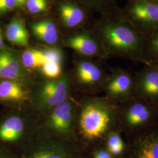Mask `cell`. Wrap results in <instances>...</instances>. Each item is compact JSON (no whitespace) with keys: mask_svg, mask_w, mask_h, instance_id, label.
Masks as SVG:
<instances>
[{"mask_svg":"<svg viewBox=\"0 0 158 158\" xmlns=\"http://www.w3.org/2000/svg\"><path fill=\"white\" fill-rule=\"evenodd\" d=\"M59 14L63 23L69 28H75L81 25L87 18V12L83 8L69 2L60 5Z\"/></svg>","mask_w":158,"mask_h":158,"instance_id":"obj_14","label":"cell"},{"mask_svg":"<svg viewBox=\"0 0 158 158\" xmlns=\"http://www.w3.org/2000/svg\"><path fill=\"white\" fill-rule=\"evenodd\" d=\"M70 93L67 76L52 79L40 85L35 94V105L40 111L51 110L66 100Z\"/></svg>","mask_w":158,"mask_h":158,"instance_id":"obj_6","label":"cell"},{"mask_svg":"<svg viewBox=\"0 0 158 158\" xmlns=\"http://www.w3.org/2000/svg\"><path fill=\"white\" fill-rule=\"evenodd\" d=\"M131 1V0H128V1Z\"/></svg>","mask_w":158,"mask_h":158,"instance_id":"obj_32","label":"cell"},{"mask_svg":"<svg viewBox=\"0 0 158 158\" xmlns=\"http://www.w3.org/2000/svg\"><path fill=\"white\" fill-rule=\"evenodd\" d=\"M27 158H73V153L63 143L45 142L34 148Z\"/></svg>","mask_w":158,"mask_h":158,"instance_id":"obj_13","label":"cell"},{"mask_svg":"<svg viewBox=\"0 0 158 158\" xmlns=\"http://www.w3.org/2000/svg\"><path fill=\"white\" fill-rule=\"evenodd\" d=\"M125 19L146 39L158 27V1L131 0L120 10Z\"/></svg>","mask_w":158,"mask_h":158,"instance_id":"obj_4","label":"cell"},{"mask_svg":"<svg viewBox=\"0 0 158 158\" xmlns=\"http://www.w3.org/2000/svg\"><path fill=\"white\" fill-rule=\"evenodd\" d=\"M24 66L15 55L10 50H0V79L18 80L22 79L26 73Z\"/></svg>","mask_w":158,"mask_h":158,"instance_id":"obj_12","label":"cell"},{"mask_svg":"<svg viewBox=\"0 0 158 158\" xmlns=\"http://www.w3.org/2000/svg\"><path fill=\"white\" fill-rule=\"evenodd\" d=\"M134 76L136 96L158 105V70L145 64Z\"/></svg>","mask_w":158,"mask_h":158,"instance_id":"obj_10","label":"cell"},{"mask_svg":"<svg viewBox=\"0 0 158 158\" xmlns=\"http://www.w3.org/2000/svg\"><path fill=\"white\" fill-rule=\"evenodd\" d=\"M91 10L102 13V15L112 14L120 11L117 3V0H79Z\"/></svg>","mask_w":158,"mask_h":158,"instance_id":"obj_20","label":"cell"},{"mask_svg":"<svg viewBox=\"0 0 158 158\" xmlns=\"http://www.w3.org/2000/svg\"><path fill=\"white\" fill-rule=\"evenodd\" d=\"M93 32L107 56L149 64L145 55V38L125 19L120 11L103 15L94 25Z\"/></svg>","mask_w":158,"mask_h":158,"instance_id":"obj_1","label":"cell"},{"mask_svg":"<svg viewBox=\"0 0 158 158\" xmlns=\"http://www.w3.org/2000/svg\"><path fill=\"white\" fill-rule=\"evenodd\" d=\"M93 156V158H113L102 144L94 148Z\"/></svg>","mask_w":158,"mask_h":158,"instance_id":"obj_27","label":"cell"},{"mask_svg":"<svg viewBox=\"0 0 158 158\" xmlns=\"http://www.w3.org/2000/svg\"><path fill=\"white\" fill-rule=\"evenodd\" d=\"M155 1H158V0H155Z\"/></svg>","mask_w":158,"mask_h":158,"instance_id":"obj_33","label":"cell"},{"mask_svg":"<svg viewBox=\"0 0 158 158\" xmlns=\"http://www.w3.org/2000/svg\"><path fill=\"white\" fill-rule=\"evenodd\" d=\"M91 32L83 31L72 36L65 40L64 45L87 58L107 57L99 40L95 34Z\"/></svg>","mask_w":158,"mask_h":158,"instance_id":"obj_11","label":"cell"},{"mask_svg":"<svg viewBox=\"0 0 158 158\" xmlns=\"http://www.w3.org/2000/svg\"><path fill=\"white\" fill-rule=\"evenodd\" d=\"M41 68L44 74L51 79L58 78L62 73L61 63L56 62L47 61Z\"/></svg>","mask_w":158,"mask_h":158,"instance_id":"obj_23","label":"cell"},{"mask_svg":"<svg viewBox=\"0 0 158 158\" xmlns=\"http://www.w3.org/2000/svg\"><path fill=\"white\" fill-rule=\"evenodd\" d=\"M118 127L125 138L157 125L158 105L136 96L117 105Z\"/></svg>","mask_w":158,"mask_h":158,"instance_id":"obj_3","label":"cell"},{"mask_svg":"<svg viewBox=\"0 0 158 158\" xmlns=\"http://www.w3.org/2000/svg\"><path fill=\"white\" fill-rule=\"evenodd\" d=\"M44 53L47 61H53L61 63L62 62V52L56 49H48L44 50Z\"/></svg>","mask_w":158,"mask_h":158,"instance_id":"obj_25","label":"cell"},{"mask_svg":"<svg viewBox=\"0 0 158 158\" xmlns=\"http://www.w3.org/2000/svg\"><path fill=\"white\" fill-rule=\"evenodd\" d=\"M27 93L17 80L0 81V99L6 102H21L26 100Z\"/></svg>","mask_w":158,"mask_h":158,"instance_id":"obj_17","label":"cell"},{"mask_svg":"<svg viewBox=\"0 0 158 158\" xmlns=\"http://www.w3.org/2000/svg\"><path fill=\"white\" fill-rule=\"evenodd\" d=\"M152 63H158V61H156V62H152ZM150 64V63H149Z\"/></svg>","mask_w":158,"mask_h":158,"instance_id":"obj_31","label":"cell"},{"mask_svg":"<svg viewBox=\"0 0 158 158\" xmlns=\"http://www.w3.org/2000/svg\"><path fill=\"white\" fill-rule=\"evenodd\" d=\"M145 55L149 64L158 61V27L145 39Z\"/></svg>","mask_w":158,"mask_h":158,"instance_id":"obj_22","label":"cell"},{"mask_svg":"<svg viewBox=\"0 0 158 158\" xmlns=\"http://www.w3.org/2000/svg\"><path fill=\"white\" fill-rule=\"evenodd\" d=\"M6 35L7 40L13 44L19 46L28 45V32L24 23L18 18L12 19L7 25Z\"/></svg>","mask_w":158,"mask_h":158,"instance_id":"obj_19","label":"cell"},{"mask_svg":"<svg viewBox=\"0 0 158 158\" xmlns=\"http://www.w3.org/2000/svg\"><path fill=\"white\" fill-rule=\"evenodd\" d=\"M149 64H151L154 68H156L157 70H158V63H151Z\"/></svg>","mask_w":158,"mask_h":158,"instance_id":"obj_30","label":"cell"},{"mask_svg":"<svg viewBox=\"0 0 158 158\" xmlns=\"http://www.w3.org/2000/svg\"><path fill=\"white\" fill-rule=\"evenodd\" d=\"M3 46H4V41H3L1 29L0 28V50H1V49H2Z\"/></svg>","mask_w":158,"mask_h":158,"instance_id":"obj_29","label":"cell"},{"mask_svg":"<svg viewBox=\"0 0 158 158\" xmlns=\"http://www.w3.org/2000/svg\"><path fill=\"white\" fill-rule=\"evenodd\" d=\"M33 34L39 40L48 44H55L59 38L55 24L49 20H43L34 23L31 25Z\"/></svg>","mask_w":158,"mask_h":158,"instance_id":"obj_18","label":"cell"},{"mask_svg":"<svg viewBox=\"0 0 158 158\" xmlns=\"http://www.w3.org/2000/svg\"><path fill=\"white\" fill-rule=\"evenodd\" d=\"M0 158H1V157H0Z\"/></svg>","mask_w":158,"mask_h":158,"instance_id":"obj_34","label":"cell"},{"mask_svg":"<svg viewBox=\"0 0 158 158\" xmlns=\"http://www.w3.org/2000/svg\"><path fill=\"white\" fill-rule=\"evenodd\" d=\"M25 124L19 116H11L0 125V139L4 142L17 141L23 134Z\"/></svg>","mask_w":158,"mask_h":158,"instance_id":"obj_15","label":"cell"},{"mask_svg":"<svg viewBox=\"0 0 158 158\" xmlns=\"http://www.w3.org/2000/svg\"><path fill=\"white\" fill-rule=\"evenodd\" d=\"M74 119L73 104L72 102L66 100L51 110L46 121V126L55 133L67 135L72 130Z\"/></svg>","mask_w":158,"mask_h":158,"instance_id":"obj_8","label":"cell"},{"mask_svg":"<svg viewBox=\"0 0 158 158\" xmlns=\"http://www.w3.org/2000/svg\"><path fill=\"white\" fill-rule=\"evenodd\" d=\"M113 158H124L127 151V143L123 137V133L118 127L112 130L102 143Z\"/></svg>","mask_w":158,"mask_h":158,"instance_id":"obj_16","label":"cell"},{"mask_svg":"<svg viewBox=\"0 0 158 158\" xmlns=\"http://www.w3.org/2000/svg\"><path fill=\"white\" fill-rule=\"evenodd\" d=\"M105 97L115 105L126 102L136 96L135 76L123 68L114 69L104 85Z\"/></svg>","mask_w":158,"mask_h":158,"instance_id":"obj_5","label":"cell"},{"mask_svg":"<svg viewBox=\"0 0 158 158\" xmlns=\"http://www.w3.org/2000/svg\"><path fill=\"white\" fill-rule=\"evenodd\" d=\"M117 127V105L105 97L85 98L79 111V129L86 144L95 148L102 145L108 134Z\"/></svg>","mask_w":158,"mask_h":158,"instance_id":"obj_2","label":"cell"},{"mask_svg":"<svg viewBox=\"0 0 158 158\" xmlns=\"http://www.w3.org/2000/svg\"><path fill=\"white\" fill-rule=\"evenodd\" d=\"M46 62L44 51L30 49L24 51L21 56V63L25 68H42Z\"/></svg>","mask_w":158,"mask_h":158,"instance_id":"obj_21","label":"cell"},{"mask_svg":"<svg viewBox=\"0 0 158 158\" xmlns=\"http://www.w3.org/2000/svg\"><path fill=\"white\" fill-rule=\"evenodd\" d=\"M27 0H18V8H23L25 6V3Z\"/></svg>","mask_w":158,"mask_h":158,"instance_id":"obj_28","label":"cell"},{"mask_svg":"<svg viewBox=\"0 0 158 158\" xmlns=\"http://www.w3.org/2000/svg\"><path fill=\"white\" fill-rule=\"evenodd\" d=\"M107 76L97 63L91 60H82L77 64V79L81 85L89 92L95 93L100 90H103Z\"/></svg>","mask_w":158,"mask_h":158,"instance_id":"obj_9","label":"cell"},{"mask_svg":"<svg viewBox=\"0 0 158 158\" xmlns=\"http://www.w3.org/2000/svg\"><path fill=\"white\" fill-rule=\"evenodd\" d=\"M125 138L124 158H158V125Z\"/></svg>","mask_w":158,"mask_h":158,"instance_id":"obj_7","label":"cell"},{"mask_svg":"<svg viewBox=\"0 0 158 158\" xmlns=\"http://www.w3.org/2000/svg\"><path fill=\"white\" fill-rule=\"evenodd\" d=\"M25 6L30 13L39 14L47 10L48 2L46 0H27Z\"/></svg>","mask_w":158,"mask_h":158,"instance_id":"obj_24","label":"cell"},{"mask_svg":"<svg viewBox=\"0 0 158 158\" xmlns=\"http://www.w3.org/2000/svg\"><path fill=\"white\" fill-rule=\"evenodd\" d=\"M17 6L18 0H0V12L11 11Z\"/></svg>","mask_w":158,"mask_h":158,"instance_id":"obj_26","label":"cell"}]
</instances>
